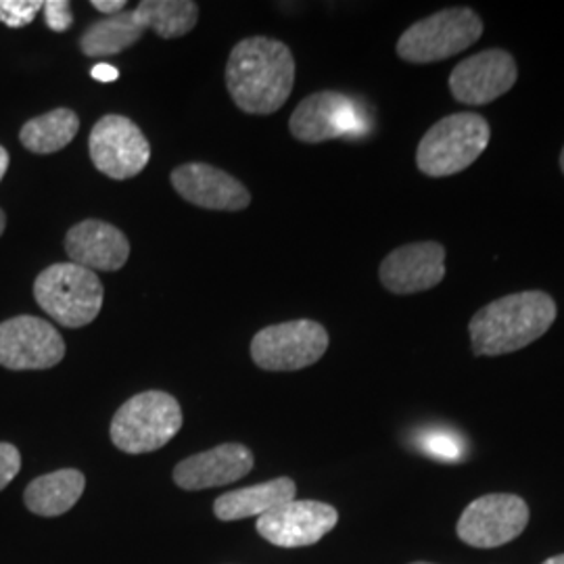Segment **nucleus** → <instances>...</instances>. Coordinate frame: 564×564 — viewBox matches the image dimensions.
<instances>
[{
    "instance_id": "1a4fd4ad",
    "label": "nucleus",
    "mask_w": 564,
    "mask_h": 564,
    "mask_svg": "<svg viewBox=\"0 0 564 564\" xmlns=\"http://www.w3.org/2000/svg\"><path fill=\"white\" fill-rule=\"evenodd\" d=\"M88 151L95 167L113 181L139 176L151 160V144L141 128L118 113L105 116L93 126Z\"/></svg>"
},
{
    "instance_id": "39448f33",
    "label": "nucleus",
    "mask_w": 564,
    "mask_h": 564,
    "mask_svg": "<svg viewBox=\"0 0 564 564\" xmlns=\"http://www.w3.org/2000/svg\"><path fill=\"white\" fill-rule=\"evenodd\" d=\"M489 137V123L479 113L447 116L431 126L419 144V170L431 178H445L464 172L481 158Z\"/></svg>"
},
{
    "instance_id": "4be33fe9",
    "label": "nucleus",
    "mask_w": 564,
    "mask_h": 564,
    "mask_svg": "<svg viewBox=\"0 0 564 564\" xmlns=\"http://www.w3.org/2000/svg\"><path fill=\"white\" fill-rule=\"evenodd\" d=\"M142 30H153L163 41L193 32L199 20V4L191 0H142L134 9Z\"/></svg>"
},
{
    "instance_id": "a211bd4d",
    "label": "nucleus",
    "mask_w": 564,
    "mask_h": 564,
    "mask_svg": "<svg viewBox=\"0 0 564 564\" xmlns=\"http://www.w3.org/2000/svg\"><path fill=\"white\" fill-rule=\"evenodd\" d=\"M297 485L289 477H279L265 484L242 487L237 491H228L214 502V514L228 523V521H241L249 517H263L282 505L295 500Z\"/></svg>"
},
{
    "instance_id": "2f4dec72",
    "label": "nucleus",
    "mask_w": 564,
    "mask_h": 564,
    "mask_svg": "<svg viewBox=\"0 0 564 564\" xmlns=\"http://www.w3.org/2000/svg\"><path fill=\"white\" fill-rule=\"evenodd\" d=\"M561 167H563V172H564V149H563V153H561Z\"/></svg>"
},
{
    "instance_id": "20e7f679",
    "label": "nucleus",
    "mask_w": 564,
    "mask_h": 564,
    "mask_svg": "<svg viewBox=\"0 0 564 564\" xmlns=\"http://www.w3.org/2000/svg\"><path fill=\"white\" fill-rule=\"evenodd\" d=\"M34 297L61 326L82 328L101 314L105 289L93 270L78 263H53L34 282Z\"/></svg>"
},
{
    "instance_id": "393cba45",
    "label": "nucleus",
    "mask_w": 564,
    "mask_h": 564,
    "mask_svg": "<svg viewBox=\"0 0 564 564\" xmlns=\"http://www.w3.org/2000/svg\"><path fill=\"white\" fill-rule=\"evenodd\" d=\"M44 20L46 25L53 32H67L74 23V15H72V4L67 0H46L44 7Z\"/></svg>"
},
{
    "instance_id": "7ed1b4c3",
    "label": "nucleus",
    "mask_w": 564,
    "mask_h": 564,
    "mask_svg": "<svg viewBox=\"0 0 564 564\" xmlns=\"http://www.w3.org/2000/svg\"><path fill=\"white\" fill-rule=\"evenodd\" d=\"M182 429L178 400L165 391H142L116 412L109 435L126 454H149L170 444Z\"/></svg>"
},
{
    "instance_id": "f03ea898",
    "label": "nucleus",
    "mask_w": 564,
    "mask_h": 564,
    "mask_svg": "<svg viewBox=\"0 0 564 564\" xmlns=\"http://www.w3.org/2000/svg\"><path fill=\"white\" fill-rule=\"evenodd\" d=\"M556 303L544 291H523L481 307L468 324L475 356H505L544 337L556 321Z\"/></svg>"
},
{
    "instance_id": "6ab92c4d",
    "label": "nucleus",
    "mask_w": 564,
    "mask_h": 564,
    "mask_svg": "<svg viewBox=\"0 0 564 564\" xmlns=\"http://www.w3.org/2000/svg\"><path fill=\"white\" fill-rule=\"evenodd\" d=\"M86 489V477L76 468H61L55 473L42 475L25 487L23 502L25 508L44 519L63 517L80 502Z\"/></svg>"
},
{
    "instance_id": "f3484780",
    "label": "nucleus",
    "mask_w": 564,
    "mask_h": 564,
    "mask_svg": "<svg viewBox=\"0 0 564 564\" xmlns=\"http://www.w3.org/2000/svg\"><path fill=\"white\" fill-rule=\"evenodd\" d=\"M65 251L72 263L93 272H116L130 258V242L120 228L101 220H84L67 230Z\"/></svg>"
},
{
    "instance_id": "423d86ee",
    "label": "nucleus",
    "mask_w": 564,
    "mask_h": 564,
    "mask_svg": "<svg viewBox=\"0 0 564 564\" xmlns=\"http://www.w3.org/2000/svg\"><path fill=\"white\" fill-rule=\"evenodd\" d=\"M484 34L481 18L468 9H444L412 23L398 41V55L408 63H437L473 46Z\"/></svg>"
},
{
    "instance_id": "f257e3e1",
    "label": "nucleus",
    "mask_w": 564,
    "mask_h": 564,
    "mask_svg": "<svg viewBox=\"0 0 564 564\" xmlns=\"http://www.w3.org/2000/svg\"><path fill=\"white\" fill-rule=\"evenodd\" d=\"M295 59L281 41L253 36L239 42L226 63V86L235 105L249 116H270L289 101Z\"/></svg>"
},
{
    "instance_id": "dca6fc26",
    "label": "nucleus",
    "mask_w": 564,
    "mask_h": 564,
    "mask_svg": "<svg viewBox=\"0 0 564 564\" xmlns=\"http://www.w3.org/2000/svg\"><path fill=\"white\" fill-rule=\"evenodd\" d=\"M256 466L253 452L242 444H223L176 464L174 484L186 491L235 484Z\"/></svg>"
},
{
    "instance_id": "6e6552de",
    "label": "nucleus",
    "mask_w": 564,
    "mask_h": 564,
    "mask_svg": "<svg viewBox=\"0 0 564 564\" xmlns=\"http://www.w3.org/2000/svg\"><path fill=\"white\" fill-rule=\"evenodd\" d=\"M289 130L307 144L333 139H358L368 130L362 107L351 97L324 90L305 97L289 120Z\"/></svg>"
},
{
    "instance_id": "ddd939ff",
    "label": "nucleus",
    "mask_w": 564,
    "mask_h": 564,
    "mask_svg": "<svg viewBox=\"0 0 564 564\" xmlns=\"http://www.w3.org/2000/svg\"><path fill=\"white\" fill-rule=\"evenodd\" d=\"M519 78L514 57L500 48H489L458 63L449 76L456 101L477 107L500 99Z\"/></svg>"
},
{
    "instance_id": "5701e85b",
    "label": "nucleus",
    "mask_w": 564,
    "mask_h": 564,
    "mask_svg": "<svg viewBox=\"0 0 564 564\" xmlns=\"http://www.w3.org/2000/svg\"><path fill=\"white\" fill-rule=\"evenodd\" d=\"M419 447H423L429 456L442 463H458L464 456L463 440L456 433L442 431V429L424 431L419 440Z\"/></svg>"
},
{
    "instance_id": "0eeeda50",
    "label": "nucleus",
    "mask_w": 564,
    "mask_h": 564,
    "mask_svg": "<svg viewBox=\"0 0 564 564\" xmlns=\"http://www.w3.org/2000/svg\"><path fill=\"white\" fill-rule=\"evenodd\" d=\"M328 349V333L314 321L272 324L251 341L256 366L270 372H293L314 366Z\"/></svg>"
},
{
    "instance_id": "473e14b6",
    "label": "nucleus",
    "mask_w": 564,
    "mask_h": 564,
    "mask_svg": "<svg viewBox=\"0 0 564 564\" xmlns=\"http://www.w3.org/2000/svg\"><path fill=\"white\" fill-rule=\"evenodd\" d=\"M412 564H433V563H412Z\"/></svg>"
},
{
    "instance_id": "9d476101",
    "label": "nucleus",
    "mask_w": 564,
    "mask_h": 564,
    "mask_svg": "<svg viewBox=\"0 0 564 564\" xmlns=\"http://www.w3.org/2000/svg\"><path fill=\"white\" fill-rule=\"evenodd\" d=\"M529 524V506L514 494H487L464 508L456 533L473 547L514 542Z\"/></svg>"
},
{
    "instance_id": "9b49d317",
    "label": "nucleus",
    "mask_w": 564,
    "mask_h": 564,
    "mask_svg": "<svg viewBox=\"0 0 564 564\" xmlns=\"http://www.w3.org/2000/svg\"><path fill=\"white\" fill-rule=\"evenodd\" d=\"M65 358L59 330L36 316L0 323V366L9 370H46Z\"/></svg>"
},
{
    "instance_id": "bb28decb",
    "label": "nucleus",
    "mask_w": 564,
    "mask_h": 564,
    "mask_svg": "<svg viewBox=\"0 0 564 564\" xmlns=\"http://www.w3.org/2000/svg\"><path fill=\"white\" fill-rule=\"evenodd\" d=\"M90 76L99 82H116L118 80V69L113 65H109V63H99V65L93 67Z\"/></svg>"
},
{
    "instance_id": "4468645a",
    "label": "nucleus",
    "mask_w": 564,
    "mask_h": 564,
    "mask_svg": "<svg viewBox=\"0 0 564 564\" xmlns=\"http://www.w3.org/2000/svg\"><path fill=\"white\" fill-rule=\"evenodd\" d=\"M379 276L384 289L395 295L423 293L445 276L444 245L435 241L410 242L384 258Z\"/></svg>"
},
{
    "instance_id": "aec40b11",
    "label": "nucleus",
    "mask_w": 564,
    "mask_h": 564,
    "mask_svg": "<svg viewBox=\"0 0 564 564\" xmlns=\"http://www.w3.org/2000/svg\"><path fill=\"white\" fill-rule=\"evenodd\" d=\"M144 30L141 21L137 20L134 9L121 11L107 20L95 21L80 39V51L86 57L105 59L120 55L126 48L141 41Z\"/></svg>"
},
{
    "instance_id": "c85d7f7f",
    "label": "nucleus",
    "mask_w": 564,
    "mask_h": 564,
    "mask_svg": "<svg viewBox=\"0 0 564 564\" xmlns=\"http://www.w3.org/2000/svg\"><path fill=\"white\" fill-rule=\"evenodd\" d=\"M7 170H9V153L4 147H0V181L4 178Z\"/></svg>"
},
{
    "instance_id": "2eb2a0df",
    "label": "nucleus",
    "mask_w": 564,
    "mask_h": 564,
    "mask_svg": "<svg viewBox=\"0 0 564 564\" xmlns=\"http://www.w3.org/2000/svg\"><path fill=\"white\" fill-rule=\"evenodd\" d=\"M172 186L184 202L214 212H241L251 195L242 182L209 163H184L170 176Z\"/></svg>"
},
{
    "instance_id": "a878e982",
    "label": "nucleus",
    "mask_w": 564,
    "mask_h": 564,
    "mask_svg": "<svg viewBox=\"0 0 564 564\" xmlns=\"http://www.w3.org/2000/svg\"><path fill=\"white\" fill-rule=\"evenodd\" d=\"M21 470L20 449L13 444L0 442V491L11 484Z\"/></svg>"
},
{
    "instance_id": "c756f323",
    "label": "nucleus",
    "mask_w": 564,
    "mask_h": 564,
    "mask_svg": "<svg viewBox=\"0 0 564 564\" xmlns=\"http://www.w3.org/2000/svg\"><path fill=\"white\" fill-rule=\"evenodd\" d=\"M542 564H564V554H561V556H554V558H547V561Z\"/></svg>"
},
{
    "instance_id": "f8f14e48",
    "label": "nucleus",
    "mask_w": 564,
    "mask_h": 564,
    "mask_svg": "<svg viewBox=\"0 0 564 564\" xmlns=\"http://www.w3.org/2000/svg\"><path fill=\"white\" fill-rule=\"evenodd\" d=\"M339 523L337 508L316 500H291L258 519V533L276 547L318 544Z\"/></svg>"
},
{
    "instance_id": "cd10ccee",
    "label": "nucleus",
    "mask_w": 564,
    "mask_h": 564,
    "mask_svg": "<svg viewBox=\"0 0 564 564\" xmlns=\"http://www.w3.org/2000/svg\"><path fill=\"white\" fill-rule=\"evenodd\" d=\"M93 7L111 18V15H118V13L123 11L126 0H93Z\"/></svg>"
},
{
    "instance_id": "7c9ffc66",
    "label": "nucleus",
    "mask_w": 564,
    "mask_h": 564,
    "mask_svg": "<svg viewBox=\"0 0 564 564\" xmlns=\"http://www.w3.org/2000/svg\"><path fill=\"white\" fill-rule=\"evenodd\" d=\"M4 226H7V216H4V212L0 209V237H2V232H4Z\"/></svg>"
},
{
    "instance_id": "b1692460",
    "label": "nucleus",
    "mask_w": 564,
    "mask_h": 564,
    "mask_svg": "<svg viewBox=\"0 0 564 564\" xmlns=\"http://www.w3.org/2000/svg\"><path fill=\"white\" fill-rule=\"evenodd\" d=\"M42 7V0H0V21L7 28H23L36 20Z\"/></svg>"
},
{
    "instance_id": "412c9836",
    "label": "nucleus",
    "mask_w": 564,
    "mask_h": 564,
    "mask_svg": "<svg viewBox=\"0 0 564 564\" xmlns=\"http://www.w3.org/2000/svg\"><path fill=\"white\" fill-rule=\"evenodd\" d=\"M78 130L80 118L76 116V111L59 107L34 120L25 121L21 128L20 141L32 153L51 155L74 141Z\"/></svg>"
}]
</instances>
